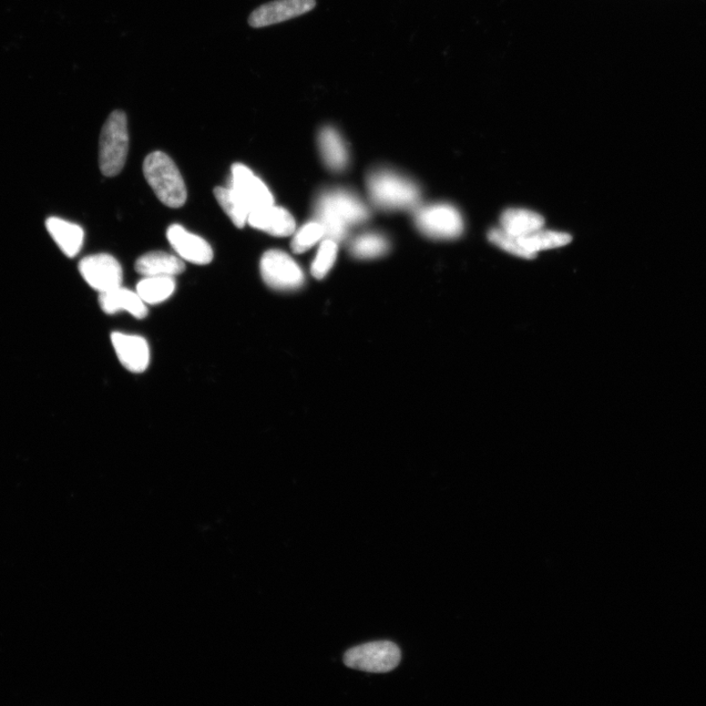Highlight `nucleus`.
<instances>
[{
    "label": "nucleus",
    "mask_w": 706,
    "mask_h": 706,
    "mask_svg": "<svg viewBox=\"0 0 706 706\" xmlns=\"http://www.w3.org/2000/svg\"><path fill=\"white\" fill-rule=\"evenodd\" d=\"M401 659V651L394 642H374L347 651L344 662L347 668L355 670L387 673L397 668Z\"/></svg>",
    "instance_id": "nucleus-5"
},
{
    "label": "nucleus",
    "mask_w": 706,
    "mask_h": 706,
    "mask_svg": "<svg viewBox=\"0 0 706 706\" xmlns=\"http://www.w3.org/2000/svg\"><path fill=\"white\" fill-rule=\"evenodd\" d=\"M79 270L91 288L100 293L118 288L123 281L120 263L106 253L90 255L81 259Z\"/></svg>",
    "instance_id": "nucleus-9"
},
{
    "label": "nucleus",
    "mask_w": 706,
    "mask_h": 706,
    "mask_svg": "<svg viewBox=\"0 0 706 706\" xmlns=\"http://www.w3.org/2000/svg\"><path fill=\"white\" fill-rule=\"evenodd\" d=\"M214 194L220 207L228 215L235 226L243 228L244 225L248 223L250 212L242 206V203L235 196L233 190L229 186L217 187L215 188Z\"/></svg>",
    "instance_id": "nucleus-20"
},
{
    "label": "nucleus",
    "mask_w": 706,
    "mask_h": 706,
    "mask_svg": "<svg viewBox=\"0 0 706 706\" xmlns=\"http://www.w3.org/2000/svg\"><path fill=\"white\" fill-rule=\"evenodd\" d=\"M248 223L251 227L268 233L275 237H288L295 230L293 215L274 204L250 214Z\"/></svg>",
    "instance_id": "nucleus-13"
},
{
    "label": "nucleus",
    "mask_w": 706,
    "mask_h": 706,
    "mask_svg": "<svg viewBox=\"0 0 706 706\" xmlns=\"http://www.w3.org/2000/svg\"><path fill=\"white\" fill-rule=\"evenodd\" d=\"M315 5V0H275L255 9L249 23L252 28L279 24L311 12Z\"/></svg>",
    "instance_id": "nucleus-10"
},
{
    "label": "nucleus",
    "mask_w": 706,
    "mask_h": 706,
    "mask_svg": "<svg viewBox=\"0 0 706 706\" xmlns=\"http://www.w3.org/2000/svg\"><path fill=\"white\" fill-rule=\"evenodd\" d=\"M47 229L68 258H75L83 247L85 233L77 224L50 217L47 220Z\"/></svg>",
    "instance_id": "nucleus-15"
},
{
    "label": "nucleus",
    "mask_w": 706,
    "mask_h": 706,
    "mask_svg": "<svg viewBox=\"0 0 706 706\" xmlns=\"http://www.w3.org/2000/svg\"><path fill=\"white\" fill-rule=\"evenodd\" d=\"M143 174L159 200L172 208L183 206L188 193L175 163L165 152L155 151L143 162Z\"/></svg>",
    "instance_id": "nucleus-3"
},
{
    "label": "nucleus",
    "mask_w": 706,
    "mask_h": 706,
    "mask_svg": "<svg viewBox=\"0 0 706 706\" xmlns=\"http://www.w3.org/2000/svg\"><path fill=\"white\" fill-rule=\"evenodd\" d=\"M129 149L127 116L115 110L102 128L99 140V167L107 177L116 176L125 166Z\"/></svg>",
    "instance_id": "nucleus-4"
},
{
    "label": "nucleus",
    "mask_w": 706,
    "mask_h": 706,
    "mask_svg": "<svg viewBox=\"0 0 706 706\" xmlns=\"http://www.w3.org/2000/svg\"><path fill=\"white\" fill-rule=\"evenodd\" d=\"M185 269V264L179 258L162 251L149 252L142 255L136 262V271L146 277H150V276L174 277Z\"/></svg>",
    "instance_id": "nucleus-16"
},
{
    "label": "nucleus",
    "mask_w": 706,
    "mask_h": 706,
    "mask_svg": "<svg viewBox=\"0 0 706 706\" xmlns=\"http://www.w3.org/2000/svg\"><path fill=\"white\" fill-rule=\"evenodd\" d=\"M319 141L325 165L333 171H343L349 163V152L339 132L332 127H325Z\"/></svg>",
    "instance_id": "nucleus-18"
},
{
    "label": "nucleus",
    "mask_w": 706,
    "mask_h": 706,
    "mask_svg": "<svg viewBox=\"0 0 706 706\" xmlns=\"http://www.w3.org/2000/svg\"><path fill=\"white\" fill-rule=\"evenodd\" d=\"M167 239L183 259L199 265L208 264L213 259V251L209 243L199 235L188 232L181 225L174 224L168 228Z\"/></svg>",
    "instance_id": "nucleus-11"
},
{
    "label": "nucleus",
    "mask_w": 706,
    "mask_h": 706,
    "mask_svg": "<svg viewBox=\"0 0 706 706\" xmlns=\"http://www.w3.org/2000/svg\"><path fill=\"white\" fill-rule=\"evenodd\" d=\"M111 341L119 361L128 370L140 373L147 370L150 354L143 337L117 332L112 334Z\"/></svg>",
    "instance_id": "nucleus-12"
},
{
    "label": "nucleus",
    "mask_w": 706,
    "mask_h": 706,
    "mask_svg": "<svg viewBox=\"0 0 706 706\" xmlns=\"http://www.w3.org/2000/svg\"><path fill=\"white\" fill-rule=\"evenodd\" d=\"M316 221L322 225L325 237L339 242L346 237L353 225L370 218V211L362 200L344 190L321 193L314 207Z\"/></svg>",
    "instance_id": "nucleus-1"
},
{
    "label": "nucleus",
    "mask_w": 706,
    "mask_h": 706,
    "mask_svg": "<svg viewBox=\"0 0 706 706\" xmlns=\"http://www.w3.org/2000/svg\"><path fill=\"white\" fill-rule=\"evenodd\" d=\"M324 237L325 231L319 222L307 223L295 234L292 242V249L295 253H302L311 249Z\"/></svg>",
    "instance_id": "nucleus-23"
},
{
    "label": "nucleus",
    "mask_w": 706,
    "mask_h": 706,
    "mask_svg": "<svg viewBox=\"0 0 706 706\" xmlns=\"http://www.w3.org/2000/svg\"><path fill=\"white\" fill-rule=\"evenodd\" d=\"M260 272L266 285L279 291L301 288L304 274L289 254L281 251L265 252L260 261Z\"/></svg>",
    "instance_id": "nucleus-7"
},
{
    "label": "nucleus",
    "mask_w": 706,
    "mask_h": 706,
    "mask_svg": "<svg viewBox=\"0 0 706 706\" xmlns=\"http://www.w3.org/2000/svg\"><path fill=\"white\" fill-rule=\"evenodd\" d=\"M415 223L424 234L438 240L455 239L464 228L462 214L447 203L431 204L417 209Z\"/></svg>",
    "instance_id": "nucleus-6"
},
{
    "label": "nucleus",
    "mask_w": 706,
    "mask_h": 706,
    "mask_svg": "<svg viewBox=\"0 0 706 706\" xmlns=\"http://www.w3.org/2000/svg\"><path fill=\"white\" fill-rule=\"evenodd\" d=\"M101 310L107 314L127 311L138 319L148 315L147 303L140 299L138 293L118 286L114 290L101 293L99 295Z\"/></svg>",
    "instance_id": "nucleus-14"
},
{
    "label": "nucleus",
    "mask_w": 706,
    "mask_h": 706,
    "mask_svg": "<svg viewBox=\"0 0 706 706\" xmlns=\"http://www.w3.org/2000/svg\"><path fill=\"white\" fill-rule=\"evenodd\" d=\"M388 251V242L383 235L368 233L360 235L351 244V251L357 259H370L382 257Z\"/></svg>",
    "instance_id": "nucleus-21"
},
{
    "label": "nucleus",
    "mask_w": 706,
    "mask_h": 706,
    "mask_svg": "<svg viewBox=\"0 0 706 706\" xmlns=\"http://www.w3.org/2000/svg\"><path fill=\"white\" fill-rule=\"evenodd\" d=\"M544 225L541 215L528 209L510 208L500 218V229L515 237L535 233L544 228Z\"/></svg>",
    "instance_id": "nucleus-17"
},
{
    "label": "nucleus",
    "mask_w": 706,
    "mask_h": 706,
    "mask_svg": "<svg viewBox=\"0 0 706 706\" xmlns=\"http://www.w3.org/2000/svg\"><path fill=\"white\" fill-rule=\"evenodd\" d=\"M367 190L375 206L384 210L413 209L421 199L414 182L387 169L375 170L368 176Z\"/></svg>",
    "instance_id": "nucleus-2"
},
{
    "label": "nucleus",
    "mask_w": 706,
    "mask_h": 706,
    "mask_svg": "<svg viewBox=\"0 0 706 706\" xmlns=\"http://www.w3.org/2000/svg\"><path fill=\"white\" fill-rule=\"evenodd\" d=\"M336 242L331 239H326L321 243L311 266V273L316 279H323L325 276L328 274L336 261Z\"/></svg>",
    "instance_id": "nucleus-22"
},
{
    "label": "nucleus",
    "mask_w": 706,
    "mask_h": 706,
    "mask_svg": "<svg viewBox=\"0 0 706 706\" xmlns=\"http://www.w3.org/2000/svg\"><path fill=\"white\" fill-rule=\"evenodd\" d=\"M176 288V282L168 276H150L139 282L137 293L147 304L166 302Z\"/></svg>",
    "instance_id": "nucleus-19"
},
{
    "label": "nucleus",
    "mask_w": 706,
    "mask_h": 706,
    "mask_svg": "<svg viewBox=\"0 0 706 706\" xmlns=\"http://www.w3.org/2000/svg\"><path fill=\"white\" fill-rule=\"evenodd\" d=\"M229 187L250 214L274 204L271 191L247 166L235 163L232 166Z\"/></svg>",
    "instance_id": "nucleus-8"
}]
</instances>
